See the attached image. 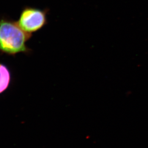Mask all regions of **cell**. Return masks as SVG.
<instances>
[{
  "mask_svg": "<svg viewBox=\"0 0 148 148\" xmlns=\"http://www.w3.org/2000/svg\"><path fill=\"white\" fill-rule=\"evenodd\" d=\"M31 34L24 31L17 23L6 20H0V51L14 55L28 50L27 41Z\"/></svg>",
  "mask_w": 148,
  "mask_h": 148,
  "instance_id": "obj_1",
  "label": "cell"
},
{
  "mask_svg": "<svg viewBox=\"0 0 148 148\" xmlns=\"http://www.w3.org/2000/svg\"><path fill=\"white\" fill-rule=\"evenodd\" d=\"M46 21V14L44 11L27 7L21 12L17 24L24 31L31 34L41 29Z\"/></svg>",
  "mask_w": 148,
  "mask_h": 148,
  "instance_id": "obj_2",
  "label": "cell"
},
{
  "mask_svg": "<svg viewBox=\"0 0 148 148\" xmlns=\"http://www.w3.org/2000/svg\"><path fill=\"white\" fill-rule=\"evenodd\" d=\"M11 81V73L7 66L0 63V94L8 87Z\"/></svg>",
  "mask_w": 148,
  "mask_h": 148,
  "instance_id": "obj_3",
  "label": "cell"
}]
</instances>
